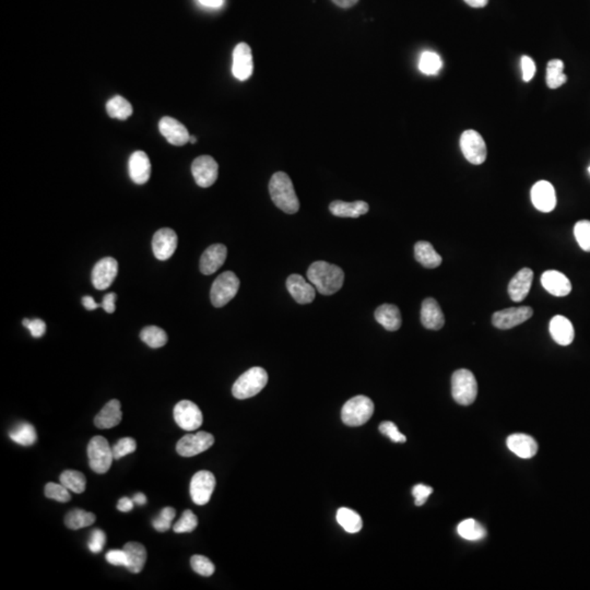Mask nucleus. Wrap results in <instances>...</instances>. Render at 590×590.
<instances>
[{"label": "nucleus", "instance_id": "obj_56", "mask_svg": "<svg viewBox=\"0 0 590 590\" xmlns=\"http://www.w3.org/2000/svg\"><path fill=\"white\" fill-rule=\"evenodd\" d=\"M198 3L203 7L220 8L224 3V0H198Z\"/></svg>", "mask_w": 590, "mask_h": 590}, {"label": "nucleus", "instance_id": "obj_29", "mask_svg": "<svg viewBox=\"0 0 590 590\" xmlns=\"http://www.w3.org/2000/svg\"><path fill=\"white\" fill-rule=\"evenodd\" d=\"M376 322L388 331H396L401 327V310L394 304H383L375 310Z\"/></svg>", "mask_w": 590, "mask_h": 590}, {"label": "nucleus", "instance_id": "obj_44", "mask_svg": "<svg viewBox=\"0 0 590 590\" xmlns=\"http://www.w3.org/2000/svg\"><path fill=\"white\" fill-rule=\"evenodd\" d=\"M175 516L176 510L174 508H170V506L163 508L160 516L155 518L152 521V525L155 531H159V533H166V531H168L171 528V525H172V520L175 518Z\"/></svg>", "mask_w": 590, "mask_h": 590}, {"label": "nucleus", "instance_id": "obj_1", "mask_svg": "<svg viewBox=\"0 0 590 590\" xmlns=\"http://www.w3.org/2000/svg\"><path fill=\"white\" fill-rule=\"evenodd\" d=\"M308 278L320 294L333 295L343 288L345 273L340 267L319 260L310 266Z\"/></svg>", "mask_w": 590, "mask_h": 590}, {"label": "nucleus", "instance_id": "obj_23", "mask_svg": "<svg viewBox=\"0 0 590 590\" xmlns=\"http://www.w3.org/2000/svg\"><path fill=\"white\" fill-rule=\"evenodd\" d=\"M421 323L426 329L440 331L445 324V317L438 301L429 298L423 301L421 308Z\"/></svg>", "mask_w": 590, "mask_h": 590}, {"label": "nucleus", "instance_id": "obj_12", "mask_svg": "<svg viewBox=\"0 0 590 590\" xmlns=\"http://www.w3.org/2000/svg\"><path fill=\"white\" fill-rule=\"evenodd\" d=\"M219 166L210 155H201L194 160L192 173L196 184L203 188L210 187L218 178Z\"/></svg>", "mask_w": 590, "mask_h": 590}, {"label": "nucleus", "instance_id": "obj_28", "mask_svg": "<svg viewBox=\"0 0 590 590\" xmlns=\"http://www.w3.org/2000/svg\"><path fill=\"white\" fill-rule=\"evenodd\" d=\"M329 210L339 218H359L361 215H366L370 210V206L366 201H359L354 203L345 201H333L329 206Z\"/></svg>", "mask_w": 590, "mask_h": 590}, {"label": "nucleus", "instance_id": "obj_34", "mask_svg": "<svg viewBox=\"0 0 590 590\" xmlns=\"http://www.w3.org/2000/svg\"><path fill=\"white\" fill-rule=\"evenodd\" d=\"M133 106L120 95H116L106 103V112L110 117L125 120L133 114Z\"/></svg>", "mask_w": 590, "mask_h": 590}, {"label": "nucleus", "instance_id": "obj_58", "mask_svg": "<svg viewBox=\"0 0 590 590\" xmlns=\"http://www.w3.org/2000/svg\"><path fill=\"white\" fill-rule=\"evenodd\" d=\"M465 3L473 8H483L488 5L489 0H465Z\"/></svg>", "mask_w": 590, "mask_h": 590}, {"label": "nucleus", "instance_id": "obj_25", "mask_svg": "<svg viewBox=\"0 0 590 590\" xmlns=\"http://www.w3.org/2000/svg\"><path fill=\"white\" fill-rule=\"evenodd\" d=\"M123 413L120 410V403L117 399L108 401L102 410L95 415L94 424L96 428L108 430L117 426L122 422Z\"/></svg>", "mask_w": 590, "mask_h": 590}, {"label": "nucleus", "instance_id": "obj_30", "mask_svg": "<svg viewBox=\"0 0 590 590\" xmlns=\"http://www.w3.org/2000/svg\"><path fill=\"white\" fill-rule=\"evenodd\" d=\"M415 257L423 267L434 269L442 264V257L434 250L432 244L425 240H420L415 245Z\"/></svg>", "mask_w": 590, "mask_h": 590}, {"label": "nucleus", "instance_id": "obj_43", "mask_svg": "<svg viewBox=\"0 0 590 590\" xmlns=\"http://www.w3.org/2000/svg\"><path fill=\"white\" fill-rule=\"evenodd\" d=\"M574 234L580 248L585 252H590V221L583 220L576 223Z\"/></svg>", "mask_w": 590, "mask_h": 590}, {"label": "nucleus", "instance_id": "obj_7", "mask_svg": "<svg viewBox=\"0 0 590 590\" xmlns=\"http://www.w3.org/2000/svg\"><path fill=\"white\" fill-rule=\"evenodd\" d=\"M88 457L89 465L94 473L99 475L108 473L114 459L108 440L99 436L91 438L88 445Z\"/></svg>", "mask_w": 590, "mask_h": 590}, {"label": "nucleus", "instance_id": "obj_9", "mask_svg": "<svg viewBox=\"0 0 590 590\" xmlns=\"http://www.w3.org/2000/svg\"><path fill=\"white\" fill-rule=\"evenodd\" d=\"M174 420L180 429L185 431H195L203 424V413L195 403L182 401L174 407Z\"/></svg>", "mask_w": 590, "mask_h": 590}, {"label": "nucleus", "instance_id": "obj_21", "mask_svg": "<svg viewBox=\"0 0 590 590\" xmlns=\"http://www.w3.org/2000/svg\"><path fill=\"white\" fill-rule=\"evenodd\" d=\"M129 176L134 183L138 185H143L147 183L151 176V163L147 153L143 151H136L130 155Z\"/></svg>", "mask_w": 590, "mask_h": 590}, {"label": "nucleus", "instance_id": "obj_48", "mask_svg": "<svg viewBox=\"0 0 590 590\" xmlns=\"http://www.w3.org/2000/svg\"><path fill=\"white\" fill-rule=\"evenodd\" d=\"M106 542V535L101 529H93L89 540V549L91 552L99 553L103 550Z\"/></svg>", "mask_w": 590, "mask_h": 590}, {"label": "nucleus", "instance_id": "obj_33", "mask_svg": "<svg viewBox=\"0 0 590 590\" xmlns=\"http://www.w3.org/2000/svg\"><path fill=\"white\" fill-rule=\"evenodd\" d=\"M337 521L349 533H357L362 529V518L350 508H341L338 510Z\"/></svg>", "mask_w": 590, "mask_h": 590}, {"label": "nucleus", "instance_id": "obj_3", "mask_svg": "<svg viewBox=\"0 0 590 590\" xmlns=\"http://www.w3.org/2000/svg\"><path fill=\"white\" fill-rule=\"evenodd\" d=\"M268 383V374L263 368H252L236 380L232 394L236 399L244 401L259 394Z\"/></svg>", "mask_w": 590, "mask_h": 590}, {"label": "nucleus", "instance_id": "obj_11", "mask_svg": "<svg viewBox=\"0 0 590 590\" xmlns=\"http://www.w3.org/2000/svg\"><path fill=\"white\" fill-rule=\"evenodd\" d=\"M215 444V438L208 432H198L197 434H188L178 440L176 445L178 455L183 457H193L209 449Z\"/></svg>", "mask_w": 590, "mask_h": 590}, {"label": "nucleus", "instance_id": "obj_49", "mask_svg": "<svg viewBox=\"0 0 590 590\" xmlns=\"http://www.w3.org/2000/svg\"><path fill=\"white\" fill-rule=\"evenodd\" d=\"M433 493V489L428 485L418 484L413 487L412 496L415 498V504L417 506L424 505L429 496Z\"/></svg>", "mask_w": 590, "mask_h": 590}, {"label": "nucleus", "instance_id": "obj_2", "mask_svg": "<svg viewBox=\"0 0 590 590\" xmlns=\"http://www.w3.org/2000/svg\"><path fill=\"white\" fill-rule=\"evenodd\" d=\"M269 193L273 203L283 213L294 215L300 209V201L295 194L294 186L288 174L277 172L269 183Z\"/></svg>", "mask_w": 590, "mask_h": 590}, {"label": "nucleus", "instance_id": "obj_26", "mask_svg": "<svg viewBox=\"0 0 590 590\" xmlns=\"http://www.w3.org/2000/svg\"><path fill=\"white\" fill-rule=\"evenodd\" d=\"M506 444H508V449L512 453L515 454L518 457L524 458V459L533 458L538 452L537 442L533 440V438L526 436V434L510 436Z\"/></svg>", "mask_w": 590, "mask_h": 590}, {"label": "nucleus", "instance_id": "obj_45", "mask_svg": "<svg viewBox=\"0 0 590 590\" xmlns=\"http://www.w3.org/2000/svg\"><path fill=\"white\" fill-rule=\"evenodd\" d=\"M45 496L52 500L57 501L60 503H67L71 501V493L68 492V489L65 485L57 484V483L50 482L45 485Z\"/></svg>", "mask_w": 590, "mask_h": 590}, {"label": "nucleus", "instance_id": "obj_36", "mask_svg": "<svg viewBox=\"0 0 590 590\" xmlns=\"http://www.w3.org/2000/svg\"><path fill=\"white\" fill-rule=\"evenodd\" d=\"M458 535L468 541L482 540L487 535L485 528L475 519H466L457 528Z\"/></svg>", "mask_w": 590, "mask_h": 590}, {"label": "nucleus", "instance_id": "obj_17", "mask_svg": "<svg viewBox=\"0 0 590 590\" xmlns=\"http://www.w3.org/2000/svg\"><path fill=\"white\" fill-rule=\"evenodd\" d=\"M531 201L541 213H551L556 206V195L552 184L539 180L531 188Z\"/></svg>", "mask_w": 590, "mask_h": 590}, {"label": "nucleus", "instance_id": "obj_51", "mask_svg": "<svg viewBox=\"0 0 590 590\" xmlns=\"http://www.w3.org/2000/svg\"><path fill=\"white\" fill-rule=\"evenodd\" d=\"M106 561L110 564L115 566H125L127 568L128 558L127 553L124 550H110L106 553Z\"/></svg>", "mask_w": 590, "mask_h": 590}, {"label": "nucleus", "instance_id": "obj_60", "mask_svg": "<svg viewBox=\"0 0 590 590\" xmlns=\"http://www.w3.org/2000/svg\"><path fill=\"white\" fill-rule=\"evenodd\" d=\"M196 141H197V139H196V137H194V136H190L189 143H196Z\"/></svg>", "mask_w": 590, "mask_h": 590}, {"label": "nucleus", "instance_id": "obj_39", "mask_svg": "<svg viewBox=\"0 0 590 590\" xmlns=\"http://www.w3.org/2000/svg\"><path fill=\"white\" fill-rule=\"evenodd\" d=\"M59 480L60 483L65 485L68 490L73 491L78 494L85 492L87 479L80 471L65 470L60 475Z\"/></svg>", "mask_w": 590, "mask_h": 590}, {"label": "nucleus", "instance_id": "obj_37", "mask_svg": "<svg viewBox=\"0 0 590 590\" xmlns=\"http://www.w3.org/2000/svg\"><path fill=\"white\" fill-rule=\"evenodd\" d=\"M95 515L93 513H89L83 510H73L69 513L66 514L65 525L69 529L73 531H78L81 528L89 527V526L94 524Z\"/></svg>", "mask_w": 590, "mask_h": 590}, {"label": "nucleus", "instance_id": "obj_47", "mask_svg": "<svg viewBox=\"0 0 590 590\" xmlns=\"http://www.w3.org/2000/svg\"><path fill=\"white\" fill-rule=\"evenodd\" d=\"M382 434L389 438L394 442H405L407 438L398 430L397 425L390 421H385L380 425Z\"/></svg>", "mask_w": 590, "mask_h": 590}, {"label": "nucleus", "instance_id": "obj_5", "mask_svg": "<svg viewBox=\"0 0 590 590\" xmlns=\"http://www.w3.org/2000/svg\"><path fill=\"white\" fill-rule=\"evenodd\" d=\"M374 413V403L366 396H357L347 401L341 411L343 423L348 426L366 424Z\"/></svg>", "mask_w": 590, "mask_h": 590}, {"label": "nucleus", "instance_id": "obj_35", "mask_svg": "<svg viewBox=\"0 0 590 590\" xmlns=\"http://www.w3.org/2000/svg\"><path fill=\"white\" fill-rule=\"evenodd\" d=\"M564 64L562 60H550L547 66V85L550 89H558L568 81V77L564 73Z\"/></svg>", "mask_w": 590, "mask_h": 590}, {"label": "nucleus", "instance_id": "obj_50", "mask_svg": "<svg viewBox=\"0 0 590 590\" xmlns=\"http://www.w3.org/2000/svg\"><path fill=\"white\" fill-rule=\"evenodd\" d=\"M22 324L25 328H28L31 335L34 338H41L46 333V324L42 319H28V318H24Z\"/></svg>", "mask_w": 590, "mask_h": 590}, {"label": "nucleus", "instance_id": "obj_40", "mask_svg": "<svg viewBox=\"0 0 590 590\" xmlns=\"http://www.w3.org/2000/svg\"><path fill=\"white\" fill-rule=\"evenodd\" d=\"M442 59L440 56L433 52H424L421 55L419 62V69L424 75H436L442 68Z\"/></svg>", "mask_w": 590, "mask_h": 590}, {"label": "nucleus", "instance_id": "obj_53", "mask_svg": "<svg viewBox=\"0 0 590 590\" xmlns=\"http://www.w3.org/2000/svg\"><path fill=\"white\" fill-rule=\"evenodd\" d=\"M115 302H116V294L115 293H108L104 296L103 298L102 306L101 308H104L106 313L113 314L115 312Z\"/></svg>", "mask_w": 590, "mask_h": 590}, {"label": "nucleus", "instance_id": "obj_31", "mask_svg": "<svg viewBox=\"0 0 590 590\" xmlns=\"http://www.w3.org/2000/svg\"><path fill=\"white\" fill-rule=\"evenodd\" d=\"M124 550L127 553L128 564L127 570L134 574H138L145 568V561H147V550L141 543L127 542L124 545Z\"/></svg>", "mask_w": 590, "mask_h": 590}, {"label": "nucleus", "instance_id": "obj_8", "mask_svg": "<svg viewBox=\"0 0 590 590\" xmlns=\"http://www.w3.org/2000/svg\"><path fill=\"white\" fill-rule=\"evenodd\" d=\"M461 149L468 162L480 166L487 159V145L482 136L475 130H466L461 137Z\"/></svg>", "mask_w": 590, "mask_h": 590}, {"label": "nucleus", "instance_id": "obj_16", "mask_svg": "<svg viewBox=\"0 0 590 590\" xmlns=\"http://www.w3.org/2000/svg\"><path fill=\"white\" fill-rule=\"evenodd\" d=\"M178 234L172 229L164 228L157 231L152 238V250L155 258L168 260L175 253L178 248Z\"/></svg>", "mask_w": 590, "mask_h": 590}, {"label": "nucleus", "instance_id": "obj_52", "mask_svg": "<svg viewBox=\"0 0 590 590\" xmlns=\"http://www.w3.org/2000/svg\"><path fill=\"white\" fill-rule=\"evenodd\" d=\"M520 64H521L524 81L529 82V81L533 80L535 73V64L533 58L529 57V56H523L521 60H520Z\"/></svg>", "mask_w": 590, "mask_h": 590}, {"label": "nucleus", "instance_id": "obj_38", "mask_svg": "<svg viewBox=\"0 0 590 590\" xmlns=\"http://www.w3.org/2000/svg\"><path fill=\"white\" fill-rule=\"evenodd\" d=\"M141 339L152 349L162 348L168 343V335L162 328L157 326H148L141 333Z\"/></svg>", "mask_w": 590, "mask_h": 590}, {"label": "nucleus", "instance_id": "obj_10", "mask_svg": "<svg viewBox=\"0 0 590 590\" xmlns=\"http://www.w3.org/2000/svg\"><path fill=\"white\" fill-rule=\"evenodd\" d=\"M215 488V477L208 470L198 471L190 481L192 500L197 505H206L210 501Z\"/></svg>", "mask_w": 590, "mask_h": 590}, {"label": "nucleus", "instance_id": "obj_57", "mask_svg": "<svg viewBox=\"0 0 590 590\" xmlns=\"http://www.w3.org/2000/svg\"><path fill=\"white\" fill-rule=\"evenodd\" d=\"M333 1L338 7L350 8L358 3L359 0H333Z\"/></svg>", "mask_w": 590, "mask_h": 590}, {"label": "nucleus", "instance_id": "obj_20", "mask_svg": "<svg viewBox=\"0 0 590 590\" xmlns=\"http://www.w3.org/2000/svg\"><path fill=\"white\" fill-rule=\"evenodd\" d=\"M226 255H228V250L223 244H213L210 247H208L201 258L199 268L201 273L209 275L218 271L225 263Z\"/></svg>", "mask_w": 590, "mask_h": 590}, {"label": "nucleus", "instance_id": "obj_24", "mask_svg": "<svg viewBox=\"0 0 590 590\" xmlns=\"http://www.w3.org/2000/svg\"><path fill=\"white\" fill-rule=\"evenodd\" d=\"M543 288L554 296H566L572 291L568 278L560 271H548L541 275Z\"/></svg>", "mask_w": 590, "mask_h": 590}, {"label": "nucleus", "instance_id": "obj_4", "mask_svg": "<svg viewBox=\"0 0 590 590\" xmlns=\"http://www.w3.org/2000/svg\"><path fill=\"white\" fill-rule=\"evenodd\" d=\"M478 395V383L470 370H456L452 377V396L459 405H469L475 403Z\"/></svg>", "mask_w": 590, "mask_h": 590}, {"label": "nucleus", "instance_id": "obj_14", "mask_svg": "<svg viewBox=\"0 0 590 590\" xmlns=\"http://www.w3.org/2000/svg\"><path fill=\"white\" fill-rule=\"evenodd\" d=\"M254 64L252 48L246 43H240L233 50L232 73L240 81H246L253 75Z\"/></svg>", "mask_w": 590, "mask_h": 590}, {"label": "nucleus", "instance_id": "obj_18", "mask_svg": "<svg viewBox=\"0 0 590 590\" xmlns=\"http://www.w3.org/2000/svg\"><path fill=\"white\" fill-rule=\"evenodd\" d=\"M159 129L163 137L166 138L171 145L182 147L189 143L190 135L188 134V130L175 118L170 117V116L161 118Z\"/></svg>", "mask_w": 590, "mask_h": 590}, {"label": "nucleus", "instance_id": "obj_61", "mask_svg": "<svg viewBox=\"0 0 590 590\" xmlns=\"http://www.w3.org/2000/svg\"><path fill=\"white\" fill-rule=\"evenodd\" d=\"M588 171H589V173H590V166H589V168H588Z\"/></svg>", "mask_w": 590, "mask_h": 590}, {"label": "nucleus", "instance_id": "obj_54", "mask_svg": "<svg viewBox=\"0 0 590 590\" xmlns=\"http://www.w3.org/2000/svg\"><path fill=\"white\" fill-rule=\"evenodd\" d=\"M134 504H135V502H134V500H131V498H120V502H118L117 504V510H120V512H124V513H127V512H130V510H133Z\"/></svg>", "mask_w": 590, "mask_h": 590}, {"label": "nucleus", "instance_id": "obj_19", "mask_svg": "<svg viewBox=\"0 0 590 590\" xmlns=\"http://www.w3.org/2000/svg\"><path fill=\"white\" fill-rule=\"evenodd\" d=\"M287 289L298 304H310L315 300L316 289L300 275H291L287 280Z\"/></svg>", "mask_w": 590, "mask_h": 590}, {"label": "nucleus", "instance_id": "obj_27", "mask_svg": "<svg viewBox=\"0 0 590 590\" xmlns=\"http://www.w3.org/2000/svg\"><path fill=\"white\" fill-rule=\"evenodd\" d=\"M550 333L553 340L560 345H568L574 340V327L564 316H554L550 322Z\"/></svg>", "mask_w": 590, "mask_h": 590}, {"label": "nucleus", "instance_id": "obj_59", "mask_svg": "<svg viewBox=\"0 0 590 590\" xmlns=\"http://www.w3.org/2000/svg\"><path fill=\"white\" fill-rule=\"evenodd\" d=\"M133 500L137 505L143 506L145 505V503H147V496H145L143 493H137V494L134 496Z\"/></svg>", "mask_w": 590, "mask_h": 590}, {"label": "nucleus", "instance_id": "obj_46", "mask_svg": "<svg viewBox=\"0 0 590 590\" xmlns=\"http://www.w3.org/2000/svg\"><path fill=\"white\" fill-rule=\"evenodd\" d=\"M113 456L114 459L118 461L124 456L129 455L137 449V442L133 438H123L118 440L115 445L113 446Z\"/></svg>", "mask_w": 590, "mask_h": 590}, {"label": "nucleus", "instance_id": "obj_55", "mask_svg": "<svg viewBox=\"0 0 590 590\" xmlns=\"http://www.w3.org/2000/svg\"><path fill=\"white\" fill-rule=\"evenodd\" d=\"M82 304L85 308L88 310H94L96 308H100L102 306V304H99V303L95 302L94 298L90 295H85L82 298Z\"/></svg>", "mask_w": 590, "mask_h": 590}, {"label": "nucleus", "instance_id": "obj_22", "mask_svg": "<svg viewBox=\"0 0 590 590\" xmlns=\"http://www.w3.org/2000/svg\"><path fill=\"white\" fill-rule=\"evenodd\" d=\"M533 273L529 268L520 269L508 285V294L514 302H521L527 298L533 285Z\"/></svg>", "mask_w": 590, "mask_h": 590}, {"label": "nucleus", "instance_id": "obj_15", "mask_svg": "<svg viewBox=\"0 0 590 590\" xmlns=\"http://www.w3.org/2000/svg\"><path fill=\"white\" fill-rule=\"evenodd\" d=\"M117 273V260L112 257L102 258L95 264L91 280L96 290H106L114 282Z\"/></svg>", "mask_w": 590, "mask_h": 590}, {"label": "nucleus", "instance_id": "obj_6", "mask_svg": "<svg viewBox=\"0 0 590 590\" xmlns=\"http://www.w3.org/2000/svg\"><path fill=\"white\" fill-rule=\"evenodd\" d=\"M240 289L238 275L232 271H226L219 275L211 287V303L215 308H223L236 298Z\"/></svg>", "mask_w": 590, "mask_h": 590}, {"label": "nucleus", "instance_id": "obj_13", "mask_svg": "<svg viewBox=\"0 0 590 590\" xmlns=\"http://www.w3.org/2000/svg\"><path fill=\"white\" fill-rule=\"evenodd\" d=\"M533 315V308L529 306L510 308L498 310L492 316V324L498 329L508 331L510 328L521 325Z\"/></svg>", "mask_w": 590, "mask_h": 590}, {"label": "nucleus", "instance_id": "obj_41", "mask_svg": "<svg viewBox=\"0 0 590 590\" xmlns=\"http://www.w3.org/2000/svg\"><path fill=\"white\" fill-rule=\"evenodd\" d=\"M198 526V518L190 510H185L182 518L173 527L176 533H192Z\"/></svg>", "mask_w": 590, "mask_h": 590}, {"label": "nucleus", "instance_id": "obj_32", "mask_svg": "<svg viewBox=\"0 0 590 590\" xmlns=\"http://www.w3.org/2000/svg\"><path fill=\"white\" fill-rule=\"evenodd\" d=\"M9 436L13 442L22 446L33 445L38 440L36 429L28 422H21L15 425L9 432Z\"/></svg>", "mask_w": 590, "mask_h": 590}, {"label": "nucleus", "instance_id": "obj_42", "mask_svg": "<svg viewBox=\"0 0 590 590\" xmlns=\"http://www.w3.org/2000/svg\"><path fill=\"white\" fill-rule=\"evenodd\" d=\"M190 566L192 568L195 570L199 575L209 577L213 575L215 570V566L209 559L206 558L203 555H194L190 559Z\"/></svg>", "mask_w": 590, "mask_h": 590}]
</instances>
